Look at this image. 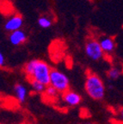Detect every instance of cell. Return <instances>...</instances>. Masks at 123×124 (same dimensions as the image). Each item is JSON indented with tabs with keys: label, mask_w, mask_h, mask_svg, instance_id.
<instances>
[{
	"label": "cell",
	"mask_w": 123,
	"mask_h": 124,
	"mask_svg": "<svg viewBox=\"0 0 123 124\" xmlns=\"http://www.w3.org/2000/svg\"><path fill=\"white\" fill-rule=\"evenodd\" d=\"M50 66L40 60H31L27 62L23 67V72L29 80L35 79L46 85H49L50 82Z\"/></svg>",
	"instance_id": "1"
},
{
	"label": "cell",
	"mask_w": 123,
	"mask_h": 124,
	"mask_svg": "<svg viewBox=\"0 0 123 124\" xmlns=\"http://www.w3.org/2000/svg\"><path fill=\"white\" fill-rule=\"evenodd\" d=\"M85 88L87 94L94 100H102L105 96V85L101 78L89 72L85 78Z\"/></svg>",
	"instance_id": "2"
},
{
	"label": "cell",
	"mask_w": 123,
	"mask_h": 124,
	"mask_svg": "<svg viewBox=\"0 0 123 124\" xmlns=\"http://www.w3.org/2000/svg\"><path fill=\"white\" fill-rule=\"evenodd\" d=\"M49 85L55 88L60 93H64L70 88L69 78L61 71H59L57 69H52L50 73Z\"/></svg>",
	"instance_id": "3"
},
{
	"label": "cell",
	"mask_w": 123,
	"mask_h": 124,
	"mask_svg": "<svg viewBox=\"0 0 123 124\" xmlns=\"http://www.w3.org/2000/svg\"><path fill=\"white\" fill-rule=\"evenodd\" d=\"M85 52L89 59L94 61L103 58L104 53L102 51L99 41L95 38H89L85 45Z\"/></svg>",
	"instance_id": "4"
},
{
	"label": "cell",
	"mask_w": 123,
	"mask_h": 124,
	"mask_svg": "<svg viewBox=\"0 0 123 124\" xmlns=\"http://www.w3.org/2000/svg\"><path fill=\"white\" fill-rule=\"evenodd\" d=\"M23 26V18L19 14H14L6 20L4 23V29L8 32L21 29Z\"/></svg>",
	"instance_id": "5"
},
{
	"label": "cell",
	"mask_w": 123,
	"mask_h": 124,
	"mask_svg": "<svg viewBox=\"0 0 123 124\" xmlns=\"http://www.w3.org/2000/svg\"><path fill=\"white\" fill-rule=\"evenodd\" d=\"M99 43L101 45L102 51H103L104 54L106 55H111L115 50L116 43L115 39L112 36H108V35H102L99 38Z\"/></svg>",
	"instance_id": "6"
},
{
	"label": "cell",
	"mask_w": 123,
	"mask_h": 124,
	"mask_svg": "<svg viewBox=\"0 0 123 124\" xmlns=\"http://www.w3.org/2000/svg\"><path fill=\"white\" fill-rule=\"evenodd\" d=\"M62 99L66 105L70 107H75L78 105L82 101V97L78 93L74 91L67 90L64 93H62Z\"/></svg>",
	"instance_id": "7"
},
{
	"label": "cell",
	"mask_w": 123,
	"mask_h": 124,
	"mask_svg": "<svg viewBox=\"0 0 123 124\" xmlns=\"http://www.w3.org/2000/svg\"><path fill=\"white\" fill-rule=\"evenodd\" d=\"M27 34L22 29L12 31L9 35V41H10V44L13 45V46H20V45L23 44L27 41Z\"/></svg>",
	"instance_id": "8"
},
{
	"label": "cell",
	"mask_w": 123,
	"mask_h": 124,
	"mask_svg": "<svg viewBox=\"0 0 123 124\" xmlns=\"http://www.w3.org/2000/svg\"><path fill=\"white\" fill-rule=\"evenodd\" d=\"M15 97L19 103H24L28 97V89L23 84H16L14 87Z\"/></svg>",
	"instance_id": "9"
},
{
	"label": "cell",
	"mask_w": 123,
	"mask_h": 124,
	"mask_svg": "<svg viewBox=\"0 0 123 124\" xmlns=\"http://www.w3.org/2000/svg\"><path fill=\"white\" fill-rule=\"evenodd\" d=\"M30 82V85H31V88L35 93H38V94H43L46 90V87L47 85H44L43 83L40 81H37V80L35 79H32V80H29Z\"/></svg>",
	"instance_id": "10"
},
{
	"label": "cell",
	"mask_w": 123,
	"mask_h": 124,
	"mask_svg": "<svg viewBox=\"0 0 123 124\" xmlns=\"http://www.w3.org/2000/svg\"><path fill=\"white\" fill-rule=\"evenodd\" d=\"M122 73V69H120L117 66H113L108 71V78L111 80H116Z\"/></svg>",
	"instance_id": "11"
},
{
	"label": "cell",
	"mask_w": 123,
	"mask_h": 124,
	"mask_svg": "<svg viewBox=\"0 0 123 124\" xmlns=\"http://www.w3.org/2000/svg\"><path fill=\"white\" fill-rule=\"evenodd\" d=\"M37 23L40 28L42 29H48L50 28L53 24V20L51 19L49 16H40L37 20Z\"/></svg>",
	"instance_id": "12"
},
{
	"label": "cell",
	"mask_w": 123,
	"mask_h": 124,
	"mask_svg": "<svg viewBox=\"0 0 123 124\" xmlns=\"http://www.w3.org/2000/svg\"><path fill=\"white\" fill-rule=\"evenodd\" d=\"M59 91H57V90L55 89L54 87H53L52 85H47L46 87V90H45L44 91V94L45 97H48V98H50V99H54L56 98V97H58V94H59Z\"/></svg>",
	"instance_id": "13"
},
{
	"label": "cell",
	"mask_w": 123,
	"mask_h": 124,
	"mask_svg": "<svg viewBox=\"0 0 123 124\" xmlns=\"http://www.w3.org/2000/svg\"><path fill=\"white\" fill-rule=\"evenodd\" d=\"M4 65H5V58H4L3 53L1 52V50H0V66L2 67V66H4Z\"/></svg>",
	"instance_id": "14"
},
{
	"label": "cell",
	"mask_w": 123,
	"mask_h": 124,
	"mask_svg": "<svg viewBox=\"0 0 123 124\" xmlns=\"http://www.w3.org/2000/svg\"><path fill=\"white\" fill-rule=\"evenodd\" d=\"M118 116H119V118L123 122V107L120 108V110L118 111Z\"/></svg>",
	"instance_id": "15"
},
{
	"label": "cell",
	"mask_w": 123,
	"mask_h": 124,
	"mask_svg": "<svg viewBox=\"0 0 123 124\" xmlns=\"http://www.w3.org/2000/svg\"><path fill=\"white\" fill-rule=\"evenodd\" d=\"M21 124H32L31 122H23V123H21Z\"/></svg>",
	"instance_id": "16"
},
{
	"label": "cell",
	"mask_w": 123,
	"mask_h": 124,
	"mask_svg": "<svg viewBox=\"0 0 123 124\" xmlns=\"http://www.w3.org/2000/svg\"><path fill=\"white\" fill-rule=\"evenodd\" d=\"M87 124H94V123H91V122H90V123H87Z\"/></svg>",
	"instance_id": "17"
},
{
	"label": "cell",
	"mask_w": 123,
	"mask_h": 124,
	"mask_svg": "<svg viewBox=\"0 0 123 124\" xmlns=\"http://www.w3.org/2000/svg\"><path fill=\"white\" fill-rule=\"evenodd\" d=\"M122 72H123V66H122Z\"/></svg>",
	"instance_id": "18"
},
{
	"label": "cell",
	"mask_w": 123,
	"mask_h": 124,
	"mask_svg": "<svg viewBox=\"0 0 123 124\" xmlns=\"http://www.w3.org/2000/svg\"><path fill=\"white\" fill-rule=\"evenodd\" d=\"M116 124H121V123H116Z\"/></svg>",
	"instance_id": "19"
}]
</instances>
